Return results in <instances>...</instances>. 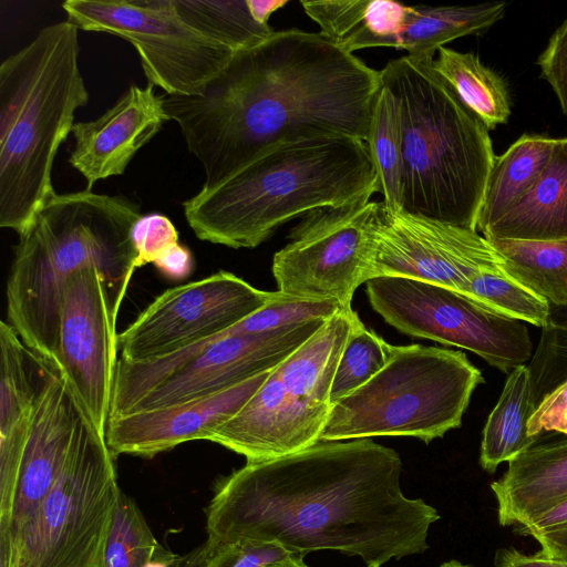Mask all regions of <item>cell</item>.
Masks as SVG:
<instances>
[{
    "instance_id": "6da1fadb",
    "label": "cell",
    "mask_w": 567,
    "mask_h": 567,
    "mask_svg": "<svg viewBox=\"0 0 567 567\" xmlns=\"http://www.w3.org/2000/svg\"><path fill=\"white\" fill-rule=\"evenodd\" d=\"M399 454L371 439L317 442L247 462L223 477L206 508L207 542L275 543L305 556L336 550L367 567L422 554L440 519L400 486Z\"/></svg>"
},
{
    "instance_id": "7a4b0ae2",
    "label": "cell",
    "mask_w": 567,
    "mask_h": 567,
    "mask_svg": "<svg viewBox=\"0 0 567 567\" xmlns=\"http://www.w3.org/2000/svg\"><path fill=\"white\" fill-rule=\"evenodd\" d=\"M380 89V71L321 32L291 29L236 51L202 93L163 99L212 188L280 144L367 142Z\"/></svg>"
},
{
    "instance_id": "3957f363",
    "label": "cell",
    "mask_w": 567,
    "mask_h": 567,
    "mask_svg": "<svg viewBox=\"0 0 567 567\" xmlns=\"http://www.w3.org/2000/svg\"><path fill=\"white\" fill-rule=\"evenodd\" d=\"M141 216L131 199L86 188L41 206L19 235L6 287L8 323L27 347L54 362L64 286L85 267L99 269L118 315L137 269L132 229Z\"/></svg>"
},
{
    "instance_id": "277c9868",
    "label": "cell",
    "mask_w": 567,
    "mask_h": 567,
    "mask_svg": "<svg viewBox=\"0 0 567 567\" xmlns=\"http://www.w3.org/2000/svg\"><path fill=\"white\" fill-rule=\"evenodd\" d=\"M379 193L367 142L344 135L277 145L212 188L184 202L185 218L205 241L255 248L278 227L326 206Z\"/></svg>"
},
{
    "instance_id": "5b68a950",
    "label": "cell",
    "mask_w": 567,
    "mask_h": 567,
    "mask_svg": "<svg viewBox=\"0 0 567 567\" xmlns=\"http://www.w3.org/2000/svg\"><path fill=\"white\" fill-rule=\"evenodd\" d=\"M79 29L44 27L0 65V226L22 234L55 194V155L89 101Z\"/></svg>"
},
{
    "instance_id": "8992f818",
    "label": "cell",
    "mask_w": 567,
    "mask_h": 567,
    "mask_svg": "<svg viewBox=\"0 0 567 567\" xmlns=\"http://www.w3.org/2000/svg\"><path fill=\"white\" fill-rule=\"evenodd\" d=\"M433 58L408 54L380 71L401 105L402 210L477 230L496 156L489 131L433 69Z\"/></svg>"
},
{
    "instance_id": "52a82bcc",
    "label": "cell",
    "mask_w": 567,
    "mask_h": 567,
    "mask_svg": "<svg viewBox=\"0 0 567 567\" xmlns=\"http://www.w3.org/2000/svg\"><path fill=\"white\" fill-rule=\"evenodd\" d=\"M483 382L462 351L392 346L380 372L332 404L319 441L413 436L429 443L461 425Z\"/></svg>"
},
{
    "instance_id": "ba28073f",
    "label": "cell",
    "mask_w": 567,
    "mask_h": 567,
    "mask_svg": "<svg viewBox=\"0 0 567 567\" xmlns=\"http://www.w3.org/2000/svg\"><path fill=\"white\" fill-rule=\"evenodd\" d=\"M354 313L352 309L343 310L328 319L205 441L240 454L247 462L277 458L319 442L332 406L334 372Z\"/></svg>"
},
{
    "instance_id": "9c48e42d",
    "label": "cell",
    "mask_w": 567,
    "mask_h": 567,
    "mask_svg": "<svg viewBox=\"0 0 567 567\" xmlns=\"http://www.w3.org/2000/svg\"><path fill=\"white\" fill-rule=\"evenodd\" d=\"M114 458L81 411L61 474L12 544L16 567H103L121 491Z\"/></svg>"
},
{
    "instance_id": "30bf717a",
    "label": "cell",
    "mask_w": 567,
    "mask_h": 567,
    "mask_svg": "<svg viewBox=\"0 0 567 567\" xmlns=\"http://www.w3.org/2000/svg\"><path fill=\"white\" fill-rule=\"evenodd\" d=\"M327 320L255 334L223 331L153 362L118 358L109 419L184 404L236 386L272 370Z\"/></svg>"
},
{
    "instance_id": "8fae6325",
    "label": "cell",
    "mask_w": 567,
    "mask_h": 567,
    "mask_svg": "<svg viewBox=\"0 0 567 567\" xmlns=\"http://www.w3.org/2000/svg\"><path fill=\"white\" fill-rule=\"evenodd\" d=\"M62 8L79 30L128 41L148 84L167 95L202 93L236 52L187 24L173 0H68Z\"/></svg>"
},
{
    "instance_id": "7c38bea8",
    "label": "cell",
    "mask_w": 567,
    "mask_h": 567,
    "mask_svg": "<svg viewBox=\"0 0 567 567\" xmlns=\"http://www.w3.org/2000/svg\"><path fill=\"white\" fill-rule=\"evenodd\" d=\"M369 302L386 323L412 337L474 352L509 373L533 355L526 324L423 280L382 276L365 282Z\"/></svg>"
},
{
    "instance_id": "4fadbf2b",
    "label": "cell",
    "mask_w": 567,
    "mask_h": 567,
    "mask_svg": "<svg viewBox=\"0 0 567 567\" xmlns=\"http://www.w3.org/2000/svg\"><path fill=\"white\" fill-rule=\"evenodd\" d=\"M377 204L363 197L303 215L291 228L290 241L274 256L278 291L301 299L337 300L351 310L355 289L365 282Z\"/></svg>"
},
{
    "instance_id": "5bb4252c",
    "label": "cell",
    "mask_w": 567,
    "mask_h": 567,
    "mask_svg": "<svg viewBox=\"0 0 567 567\" xmlns=\"http://www.w3.org/2000/svg\"><path fill=\"white\" fill-rule=\"evenodd\" d=\"M365 282L394 276L423 280L470 298L473 279L504 270V259L477 230L391 210L378 202L371 220Z\"/></svg>"
},
{
    "instance_id": "9a60e30c",
    "label": "cell",
    "mask_w": 567,
    "mask_h": 567,
    "mask_svg": "<svg viewBox=\"0 0 567 567\" xmlns=\"http://www.w3.org/2000/svg\"><path fill=\"white\" fill-rule=\"evenodd\" d=\"M272 295L224 270L167 289L117 333L120 359L144 363L174 354L237 324Z\"/></svg>"
},
{
    "instance_id": "2e32d148",
    "label": "cell",
    "mask_w": 567,
    "mask_h": 567,
    "mask_svg": "<svg viewBox=\"0 0 567 567\" xmlns=\"http://www.w3.org/2000/svg\"><path fill=\"white\" fill-rule=\"evenodd\" d=\"M116 320L97 268L85 267L66 280L53 363L80 410L104 437L118 360Z\"/></svg>"
},
{
    "instance_id": "e0dca14e",
    "label": "cell",
    "mask_w": 567,
    "mask_h": 567,
    "mask_svg": "<svg viewBox=\"0 0 567 567\" xmlns=\"http://www.w3.org/2000/svg\"><path fill=\"white\" fill-rule=\"evenodd\" d=\"M81 415L65 378L50 364L41 383L24 450L10 524L11 543L31 522L66 461Z\"/></svg>"
},
{
    "instance_id": "ac0fdd59",
    "label": "cell",
    "mask_w": 567,
    "mask_h": 567,
    "mask_svg": "<svg viewBox=\"0 0 567 567\" xmlns=\"http://www.w3.org/2000/svg\"><path fill=\"white\" fill-rule=\"evenodd\" d=\"M270 371L200 400L111 417L105 429L106 444L115 456L150 458L182 443L206 440L248 402Z\"/></svg>"
},
{
    "instance_id": "d6986e66",
    "label": "cell",
    "mask_w": 567,
    "mask_h": 567,
    "mask_svg": "<svg viewBox=\"0 0 567 567\" xmlns=\"http://www.w3.org/2000/svg\"><path fill=\"white\" fill-rule=\"evenodd\" d=\"M168 121L163 95L154 85H131L103 115L72 127L75 147L70 164L87 182L94 183L122 175L134 155L147 144Z\"/></svg>"
},
{
    "instance_id": "ffe728a7",
    "label": "cell",
    "mask_w": 567,
    "mask_h": 567,
    "mask_svg": "<svg viewBox=\"0 0 567 567\" xmlns=\"http://www.w3.org/2000/svg\"><path fill=\"white\" fill-rule=\"evenodd\" d=\"M52 364L0 322V487L14 492L31 431L37 399Z\"/></svg>"
},
{
    "instance_id": "44dd1931",
    "label": "cell",
    "mask_w": 567,
    "mask_h": 567,
    "mask_svg": "<svg viewBox=\"0 0 567 567\" xmlns=\"http://www.w3.org/2000/svg\"><path fill=\"white\" fill-rule=\"evenodd\" d=\"M502 526L522 527L567 498V435H542L491 484Z\"/></svg>"
},
{
    "instance_id": "7402d4cb",
    "label": "cell",
    "mask_w": 567,
    "mask_h": 567,
    "mask_svg": "<svg viewBox=\"0 0 567 567\" xmlns=\"http://www.w3.org/2000/svg\"><path fill=\"white\" fill-rule=\"evenodd\" d=\"M305 12L320 32L349 53L365 48L400 49L414 6L391 0H307Z\"/></svg>"
},
{
    "instance_id": "603a6c76",
    "label": "cell",
    "mask_w": 567,
    "mask_h": 567,
    "mask_svg": "<svg viewBox=\"0 0 567 567\" xmlns=\"http://www.w3.org/2000/svg\"><path fill=\"white\" fill-rule=\"evenodd\" d=\"M482 235L488 240L567 238V137L557 140L549 162L530 190Z\"/></svg>"
},
{
    "instance_id": "cb8c5ba5",
    "label": "cell",
    "mask_w": 567,
    "mask_h": 567,
    "mask_svg": "<svg viewBox=\"0 0 567 567\" xmlns=\"http://www.w3.org/2000/svg\"><path fill=\"white\" fill-rule=\"evenodd\" d=\"M556 143L557 138L524 134L496 156L478 214L477 231H486L530 190Z\"/></svg>"
},
{
    "instance_id": "d4e9b609",
    "label": "cell",
    "mask_w": 567,
    "mask_h": 567,
    "mask_svg": "<svg viewBox=\"0 0 567 567\" xmlns=\"http://www.w3.org/2000/svg\"><path fill=\"white\" fill-rule=\"evenodd\" d=\"M536 409L527 365L512 370L497 403L487 417L481 442L480 464L493 473L502 463L517 458L538 439L527 424Z\"/></svg>"
},
{
    "instance_id": "484cf974",
    "label": "cell",
    "mask_w": 567,
    "mask_h": 567,
    "mask_svg": "<svg viewBox=\"0 0 567 567\" xmlns=\"http://www.w3.org/2000/svg\"><path fill=\"white\" fill-rule=\"evenodd\" d=\"M431 63L462 102L487 127L506 124L511 116V95L504 79L471 52L441 47Z\"/></svg>"
},
{
    "instance_id": "4316f807",
    "label": "cell",
    "mask_w": 567,
    "mask_h": 567,
    "mask_svg": "<svg viewBox=\"0 0 567 567\" xmlns=\"http://www.w3.org/2000/svg\"><path fill=\"white\" fill-rule=\"evenodd\" d=\"M506 7L505 1L474 6H414L400 49L409 55L434 56L452 40L486 32L504 17Z\"/></svg>"
},
{
    "instance_id": "83f0119b",
    "label": "cell",
    "mask_w": 567,
    "mask_h": 567,
    "mask_svg": "<svg viewBox=\"0 0 567 567\" xmlns=\"http://www.w3.org/2000/svg\"><path fill=\"white\" fill-rule=\"evenodd\" d=\"M489 241L503 257L509 276L543 297L550 307L567 306V238Z\"/></svg>"
},
{
    "instance_id": "f1b7e54d",
    "label": "cell",
    "mask_w": 567,
    "mask_h": 567,
    "mask_svg": "<svg viewBox=\"0 0 567 567\" xmlns=\"http://www.w3.org/2000/svg\"><path fill=\"white\" fill-rule=\"evenodd\" d=\"M367 145L377 172L379 193L391 210H402L403 134L398 96L381 83Z\"/></svg>"
},
{
    "instance_id": "f546056e",
    "label": "cell",
    "mask_w": 567,
    "mask_h": 567,
    "mask_svg": "<svg viewBox=\"0 0 567 567\" xmlns=\"http://www.w3.org/2000/svg\"><path fill=\"white\" fill-rule=\"evenodd\" d=\"M173 4L187 24L234 51L257 45L275 32L254 19L247 0H173Z\"/></svg>"
},
{
    "instance_id": "4dcf8cb0",
    "label": "cell",
    "mask_w": 567,
    "mask_h": 567,
    "mask_svg": "<svg viewBox=\"0 0 567 567\" xmlns=\"http://www.w3.org/2000/svg\"><path fill=\"white\" fill-rule=\"evenodd\" d=\"M470 299L494 313L539 328L549 323V303L505 270L476 276L470 287Z\"/></svg>"
},
{
    "instance_id": "1f68e13d",
    "label": "cell",
    "mask_w": 567,
    "mask_h": 567,
    "mask_svg": "<svg viewBox=\"0 0 567 567\" xmlns=\"http://www.w3.org/2000/svg\"><path fill=\"white\" fill-rule=\"evenodd\" d=\"M133 498L120 491L103 567H144L165 553Z\"/></svg>"
},
{
    "instance_id": "d6a6232c",
    "label": "cell",
    "mask_w": 567,
    "mask_h": 567,
    "mask_svg": "<svg viewBox=\"0 0 567 567\" xmlns=\"http://www.w3.org/2000/svg\"><path fill=\"white\" fill-rule=\"evenodd\" d=\"M391 348L368 329L355 312L334 372L331 403L351 394L380 372L389 360Z\"/></svg>"
},
{
    "instance_id": "836d02e7",
    "label": "cell",
    "mask_w": 567,
    "mask_h": 567,
    "mask_svg": "<svg viewBox=\"0 0 567 567\" xmlns=\"http://www.w3.org/2000/svg\"><path fill=\"white\" fill-rule=\"evenodd\" d=\"M343 310L337 300L301 299L277 290L262 308L225 332L227 334L265 333L312 320H327Z\"/></svg>"
},
{
    "instance_id": "e575fe53",
    "label": "cell",
    "mask_w": 567,
    "mask_h": 567,
    "mask_svg": "<svg viewBox=\"0 0 567 567\" xmlns=\"http://www.w3.org/2000/svg\"><path fill=\"white\" fill-rule=\"evenodd\" d=\"M535 404L567 380V326L548 323L527 365Z\"/></svg>"
},
{
    "instance_id": "d590c367",
    "label": "cell",
    "mask_w": 567,
    "mask_h": 567,
    "mask_svg": "<svg viewBox=\"0 0 567 567\" xmlns=\"http://www.w3.org/2000/svg\"><path fill=\"white\" fill-rule=\"evenodd\" d=\"M207 556L204 567H265L295 555L275 543L238 540L212 545L207 540Z\"/></svg>"
},
{
    "instance_id": "8d00e7d4",
    "label": "cell",
    "mask_w": 567,
    "mask_h": 567,
    "mask_svg": "<svg viewBox=\"0 0 567 567\" xmlns=\"http://www.w3.org/2000/svg\"><path fill=\"white\" fill-rule=\"evenodd\" d=\"M132 240L137 254V268L153 264L165 250L179 243L174 224L159 213L142 215L133 226Z\"/></svg>"
},
{
    "instance_id": "74e56055",
    "label": "cell",
    "mask_w": 567,
    "mask_h": 567,
    "mask_svg": "<svg viewBox=\"0 0 567 567\" xmlns=\"http://www.w3.org/2000/svg\"><path fill=\"white\" fill-rule=\"evenodd\" d=\"M516 530L533 537L544 555L567 561V498Z\"/></svg>"
},
{
    "instance_id": "f35d334b",
    "label": "cell",
    "mask_w": 567,
    "mask_h": 567,
    "mask_svg": "<svg viewBox=\"0 0 567 567\" xmlns=\"http://www.w3.org/2000/svg\"><path fill=\"white\" fill-rule=\"evenodd\" d=\"M540 76L555 92L563 113L567 114V18L556 29L537 60Z\"/></svg>"
},
{
    "instance_id": "ab89813d",
    "label": "cell",
    "mask_w": 567,
    "mask_h": 567,
    "mask_svg": "<svg viewBox=\"0 0 567 567\" xmlns=\"http://www.w3.org/2000/svg\"><path fill=\"white\" fill-rule=\"evenodd\" d=\"M527 431L536 439L548 433L567 435V380L539 401L528 421Z\"/></svg>"
},
{
    "instance_id": "60d3db41",
    "label": "cell",
    "mask_w": 567,
    "mask_h": 567,
    "mask_svg": "<svg viewBox=\"0 0 567 567\" xmlns=\"http://www.w3.org/2000/svg\"><path fill=\"white\" fill-rule=\"evenodd\" d=\"M153 265L163 277L181 281L192 275L195 260L189 248L177 243L165 250Z\"/></svg>"
},
{
    "instance_id": "b9f144b4",
    "label": "cell",
    "mask_w": 567,
    "mask_h": 567,
    "mask_svg": "<svg viewBox=\"0 0 567 567\" xmlns=\"http://www.w3.org/2000/svg\"><path fill=\"white\" fill-rule=\"evenodd\" d=\"M495 567H567V561L550 558L540 551L527 555L516 548H501L495 554Z\"/></svg>"
},
{
    "instance_id": "7bdbcfd3",
    "label": "cell",
    "mask_w": 567,
    "mask_h": 567,
    "mask_svg": "<svg viewBox=\"0 0 567 567\" xmlns=\"http://www.w3.org/2000/svg\"><path fill=\"white\" fill-rule=\"evenodd\" d=\"M254 19L261 24H269L270 16L288 3L287 0H247Z\"/></svg>"
},
{
    "instance_id": "ee69618b",
    "label": "cell",
    "mask_w": 567,
    "mask_h": 567,
    "mask_svg": "<svg viewBox=\"0 0 567 567\" xmlns=\"http://www.w3.org/2000/svg\"><path fill=\"white\" fill-rule=\"evenodd\" d=\"M186 556H179L169 549L147 561L144 567H182Z\"/></svg>"
},
{
    "instance_id": "f6af8a7d",
    "label": "cell",
    "mask_w": 567,
    "mask_h": 567,
    "mask_svg": "<svg viewBox=\"0 0 567 567\" xmlns=\"http://www.w3.org/2000/svg\"><path fill=\"white\" fill-rule=\"evenodd\" d=\"M0 567H16L12 543L3 534H0Z\"/></svg>"
},
{
    "instance_id": "bcb514c9",
    "label": "cell",
    "mask_w": 567,
    "mask_h": 567,
    "mask_svg": "<svg viewBox=\"0 0 567 567\" xmlns=\"http://www.w3.org/2000/svg\"><path fill=\"white\" fill-rule=\"evenodd\" d=\"M549 322L554 324L567 326V306L550 307Z\"/></svg>"
},
{
    "instance_id": "7dc6e473",
    "label": "cell",
    "mask_w": 567,
    "mask_h": 567,
    "mask_svg": "<svg viewBox=\"0 0 567 567\" xmlns=\"http://www.w3.org/2000/svg\"><path fill=\"white\" fill-rule=\"evenodd\" d=\"M265 567H309L305 564L303 558L292 557L281 561H277Z\"/></svg>"
},
{
    "instance_id": "c3c4849f",
    "label": "cell",
    "mask_w": 567,
    "mask_h": 567,
    "mask_svg": "<svg viewBox=\"0 0 567 567\" xmlns=\"http://www.w3.org/2000/svg\"><path fill=\"white\" fill-rule=\"evenodd\" d=\"M202 551V545L194 550H192L189 554L186 555V559L182 567H195Z\"/></svg>"
},
{
    "instance_id": "681fc988",
    "label": "cell",
    "mask_w": 567,
    "mask_h": 567,
    "mask_svg": "<svg viewBox=\"0 0 567 567\" xmlns=\"http://www.w3.org/2000/svg\"><path fill=\"white\" fill-rule=\"evenodd\" d=\"M206 556H207V545L205 543V544L202 545L200 556H199V559H198V561H197L195 567H204L205 566Z\"/></svg>"
},
{
    "instance_id": "f907efd6",
    "label": "cell",
    "mask_w": 567,
    "mask_h": 567,
    "mask_svg": "<svg viewBox=\"0 0 567 567\" xmlns=\"http://www.w3.org/2000/svg\"><path fill=\"white\" fill-rule=\"evenodd\" d=\"M441 567H471V566H467V565H463L461 564L460 561L457 560H449L446 563H443L441 565Z\"/></svg>"
}]
</instances>
